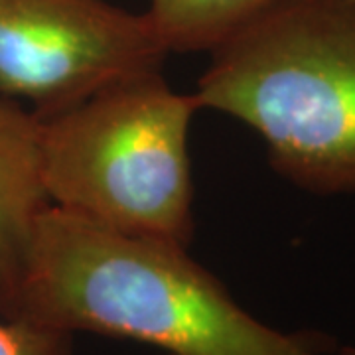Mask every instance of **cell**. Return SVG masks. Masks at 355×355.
<instances>
[{
  "label": "cell",
  "mask_w": 355,
  "mask_h": 355,
  "mask_svg": "<svg viewBox=\"0 0 355 355\" xmlns=\"http://www.w3.org/2000/svg\"><path fill=\"white\" fill-rule=\"evenodd\" d=\"M2 318L97 334L162 355H328L334 338L282 331L249 314L178 243L101 227L50 205Z\"/></svg>",
  "instance_id": "cell-1"
},
{
  "label": "cell",
  "mask_w": 355,
  "mask_h": 355,
  "mask_svg": "<svg viewBox=\"0 0 355 355\" xmlns=\"http://www.w3.org/2000/svg\"><path fill=\"white\" fill-rule=\"evenodd\" d=\"M314 196H355V2L275 0L209 53L193 91Z\"/></svg>",
  "instance_id": "cell-2"
},
{
  "label": "cell",
  "mask_w": 355,
  "mask_h": 355,
  "mask_svg": "<svg viewBox=\"0 0 355 355\" xmlns=\"http://www.w3.org/2000/svg\"><path fill=\"white\" fill-rule=\"evenodd\" d=\"M200 111L160 69L123 77L64 113L40 116L51 205L119 233L190 247L188 135Z\"/></svg>",
  "instance_id": "cell-3"
},
{
  "label": "cell",
  "mask_w": 355,
  "mask_h": 355,
  "mask_svg": "<svg viewBox=\"0 0 355 355\" xmlns=\"http://www.w3.org/2000/svg\"><path fill=\"white\" fill-rule=\"evenodd\" d=\"M166 55L146 14L111 0H0V95L38 116L160 69Z\"/></svg>",
  "instance_id": "cell-4"
},
{
  "label": "cell",
  "mask_w": 355,
  "mask_h": 355,
  "mask_svg": "<svg viewBox=\"0 0 355 355\" xmlns=\"http://www.w3.org/2000/svg\"><path fill=\"white\" fill-rule=\"evenodd\" d=\"M42 119L0 95V316L4 314L34 229L50 207L42 176Z\"/></svg>",
  "instance_id": "cell-5"
},
{
  "label": "cell",
  "mask_w": 355,
  "mask_h": 355,
  "mask_svg": "<svg viewBox=\"0 0 355 355\" xmlns=\"http://www.w3.org/2000/svg\"><path fill=\"white\" fill-rule=\"evenodd\" d=\"M275 0H150L146 18L166 53H211Z\"/></svg>",
  "instance_id": "cell-6"
},
{
  "label": "cell",
  "mask_w": 355,
  "mask_h": 355,
  "mask_svg": "<svg viewBox=\"0 0 355 355\" xmlns=\"http://www.w3.org/2000/svg\"><path fill=\"white\" fill-rule=\"evenodd\" d=\"M73 334L0 316V355H76Z\"/></svg>",
  "instance_id": "cell-7"
},
{
  "label": "cell",
  "mask_w": 355,
  "mask_h": 355,
  "mask_svg": "<svg viewBox=\"0 0 355 355\" xmlns=\"http://www.w3.org/2000/svg\"><path fill=\"white\" fill-rule=\"evenodd\" d=\"M338 355H355V345H343L338 349Z\"/></svg>",
  "instance_id": "cell-8"
},
{
  "label": "cell",
  "mask_w": 355,
  "mask_h": 355,
  "mask_svg": "<svg viewBox=\"0 0 355 355\" xmlns=\"http://www.w3.org/2000/svg\"><path fill=\"white\" fill-rule=\"evenodd\" d=\"M354 2H355V0H354Z\"/></svg>",
  "instance_id": "cell-9"
}]
</instances>
